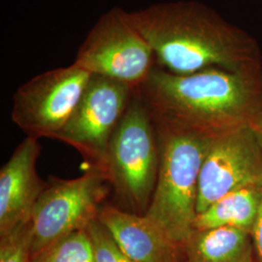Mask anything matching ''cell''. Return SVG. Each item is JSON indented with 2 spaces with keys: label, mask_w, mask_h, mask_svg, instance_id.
<instances>
[{
  "label": "cell",
  "mask_w": 262,
  "mask_h": 262,
  "mask_svg": "<svg viewBox=\"0 0 262 262\" xmlns=\"http://www.w3.org/2000/svg\"><path fill=\"white\" fill-rule=\"evenodd\" d=\"M137 92L156 124L213 140L250 127L262 111V66L176 75L155 66Z\"/></svg>",
  "instance_id": "6da1fadb"
},
{
  "label": "cell",
  "mask_w": 262,
  "mask_h": 262,
  "mask_svg": "<svg viewBox=\"0 0 262 262\" xmlns=\"http://www.w3.org/2000/svg\"><path fill=\"white\" fill-rule=\"evenodd\" d=\"M127 17L149 43L157 66L169 73L262 66L255 40L200 2L152 4Z\"/></svg>",
  "instance_id": "7a4b0ae2"
},
{
  "label": "cell",
  "mask_w": 262,
  "mask_h": 262,
  "mask_svg": "<svg viewBox=\"0 0 262 262\" xmlns=\"http://www.w3.org/2000/svg\"><path fill=\"white\" fill-rule=\"evenodd\" d=\"M155 125L159 136V175L145 215L183 247L194 230L198 180L211 140Z\"/></svg>",
  "instance_id": "3957f363"
},
{
  "label": "cell",
  "mask_w": 262,
  "mask_h": 262,
  "mask_svg": "<svg viewBox=\"0 0 262 262\" xmlns=\"http://www.w3.org/2000/svg\"><path fill=\"white\" fill-rule=\"evenodd\" d=\"M159 136L149 110L135 90L114 132L107 158V175L133 213L145 215L159 170Z\"/></svg>",
  "instance_id": "277c9868"
},
{
  "label": "cell",
  "mask_w": 262,
  "mask_h": 262,
  "mask_svg": "<svg viewBox=\"0 0 262 262\" xmlns=\"http://www.w3.org/2000/svg\"><path fill=\"white\" fill-rule=\"evenodd\" d=\"M74 63L92 75L134 90L144 84L157 66L149 43L121 7H113L97 19L79 48Z\"/></svg>",
  "instance_id": "5b68a950"
},
{
  "label": "cell",
  "mask_w": 262,
  "mask_h": 262,
  "mask_svg": "<svg viewBox=\"0 0 262 262\" xmlns=\"http://www.w3.org/2000/svg\"><path fill=\"white\" fill-rule=\"evenodd\" d=\"M109 185L108 176L94 167L78 178L52 177L30 215L31 254L66 235L86 229L97 217Z\"/></svg>",
  "instance_id": "8992f818"
},
{
  "label": "cell",
  "mask_w": 262,
  "mask_h": 262,
  "mask_svg": "<svg viewBox=\"0 0 262 262\" xmlns=\"http://www.w3.org/2000/svg\"><path fill=\"white\" fill-rule=\"evenodd\" d=\"M92 77L74 62L33 77L14 94L12 121L29 137L56 139L75 112Z\"/></svg>",
  "instance_id": "52a82bcc"
},
{
  "label": "cell",
  "mask_w": 262,
  "mask_h": 262,
  "mask_svg": "<svg viewBox=\"0 0 262 262\" xmlns=\"http://www.w3.org/2000/svg\"><path fill=\"white\" fill-rule=\"evenodd\" d=\"M134 92L126 84L93 75L75 112L56 139L75 148L89 162L88 167L107 175L111 139Z\"/></svg>",
  "instance_id": "ba28073f"
},
{
  "label": "cell",
  "mask_w": 262,
  "mask_h": 262,
  "mask_svg": "<svg viewBox=\"0 0 262 262\" xmlns=\"http://www.w3.org/2000/svg\"><path fill=\"white\" fill-rule=\"evenodd\" d=\"M262 184V149L250 127L210 142L198 180L197 215L226 194Z\"/></svg>",
  "instance_id": "9c48e42d"
},
{
  "label": "cell",
  "mask_w": 262,
  "mask_h": 262,
  "mask_svg": "<svg viewBox=\"0 0 262 262\" xmlns=\"http://www.w3.org/2000/svg\"><path fill=\"white\" fill-rule=\"evenodd\" d=\"M40 151L38 139L28 136L0 170V234L30 220L46 187L36 170Z\"/></svg>",
  "instance_id": "30bf717a"
},
{
  "label": "cell",
  "mask_w": 262,
  "mask_h": 262,
  "mask_svg": "<svg viewBox=\"0 0 262 262\" xmlns=\"http://www.w3.org/2000/svg\"><path fill=\"white\" fill-rule=\"evenodd\" d=\"M123 253L136 262H181L183 247L146 215L102 206L97 215Z\"/></svg>",
  "instance_id": "8fae6325"
},
{
  "label": "cell",
  "mask_w": 262,
  "mask_h": 262,
  "mask_svg": "<svg viewBox=\"0 0 262 262\" xmlns=\"http://www.w3.org/2000/svg\"><path fill=\"white\" fill-rule=\"evenodd\" d=\"M186 262H254L251 232L223 226L193 230L183 246Z\"/></svg>",
  "instance_id": "7c38bea8"
},
{
  "label": "cell",
  "mask_w": 262,
  "mask_h": 262,
  "mask_svg": "<svg viewBox=\"0 0 262 262\" xmlns=\"http://www.w3.org/2000/svg\"><path fill=\"white\" fill-rule=\"evenodd\" d=\"M262 197V184L243 187L222 197L196 215L193 229L231 226L253 231Z\"/></svg>",
  "instance_id": "4fadbf2b"
},
{
  "label": "cell",
  "mask_w": 262,
  "mask_h": 262,
  "mask_svg": "<svg viewBox=\"0 0 262 262\" xmlns=\"http://www.w3.org/2000/svg\"><path fill=\"white\" fill-rule=\"evenodd\" d=\"M30 262H95L88 229L66 235L31 254Z\"/></svg>",
  "instance_id": "5bb4252c"
},
{
  "label": "cell",
  "mask_w": 262,
  "mask_h": 262,
  "mask_svg": "<svg viewBox=\"0 0 262 262\" xmlns=\"http://www.w3.org/2000/svg\"><path fill=\"white\" fill-rule=\"evenodd\" d=\"M32 227L30 220L0 234V262H30Z\"/></svg>",
  "instance_id": "9a60e30c"
},
{
  "label": "cell",
  "mask_w": 262,
  "mask_h": 262,
  "mask_svg": "<svg viewBox=\"0 0 262 262\" xmlns=\"http://www.w3.org/2000/svg\"><path fill=\"white\" fill-rule=\"evenodd\" d=\"M86 229L94 246L95 262H136L122 252L97 217Z\"/></svg>",
  "instance_id": "2e32d148"
},
{
  "label": "cell",
  "mask_w": 262,
  "mask_h": 262,
  "mask_svg": "<svg viewBox=\"0 0 262 262\" xmlns=\"http://www.w3.org/2000/svg\"><path fill=\"white\" fill-rule=\"evenodd\" d=\"M252 237H253L254 253L257 258V261L262 262V197L258 214L253 225Z\"/></svg>",
  "instance_id": "e0dca14e"
},
{
  "label": "cell",
  "mask_w": 262,
  "mask_h": 262,
  "mask_svg": "<svg viewBox=\"0 0 262 262\" xmlns=\"http://www.w3.org/2000/svg\"><path fill=\"white\" fill-rule=\"evenodd\" d=\"M250 128L253 130V134L255 135L256 140L262 149V111L254 118L250 125Z\"/></svg>",
  "instance_id": "ac0fdd59"
},
{
  "label": "cell",
  "mask_w": 262,
  "mask_h": 262,
  "mask_svg": "<svg viewBox=\"0 0 262 262\" xmlns=\"http://www.w3.org/2000/svg\"><path fill=\"white\" fill-rule=\"evenodd\" d=\"M181 262H186V260H185V258H184V260H182Z\"/></svg>",
  "instance_id": "d6986e66"
}]
</instances>
